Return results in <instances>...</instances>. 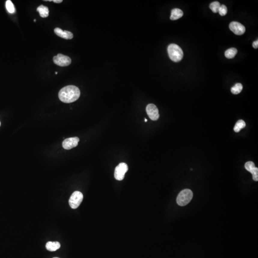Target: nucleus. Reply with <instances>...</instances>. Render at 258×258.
Instances as JSON below:
<instances>
[{
	"label": "nucleus",
	"instance_id": "nucleus-1",
	"mask_svg": "<svg viewBox=\"0 0 258 258\" xmlns=\"http://www.w3.org/2000/svg\"><path fill=\"white\" fill-rule=\"evenodd\" d=\"M80 91L77 87L69 85L65 87L60 90L59 97L64 103H70L77 101L80 98Z\"/></svg>",
	"mask_w": 258,
	"mask_h": 258
},
{
	"label": "nucleus",
	"instance_id": "nucleus-2",
	"mask_svg": "<svg viewBox=\"0 0 258 258\" xmlns=\"http://www.w3.org/2000/svg\"><path fill=\"white\" fill-rule=\"evenodd\" d=\"M167 51L170 59L174 62H178L182 59L184 56L183 51L178 44H169L168 47Z\"/></svg>",
	"mask_w": 258,
	"mask_h": 258
},
{
	"label": "nucleus",
	"instance_id": "nucleus-3",
	"mask_svg": "<svg viewBox=\"0 0 258 258\" xmlns=\"http://www.w3.org/2000/svg\"><path fill=\"white\" fill-rule=\"evenodd\" d=\"M193 192L191 190L184 189L181 191L178 194L176 199V202L180 206H186L190 202L193 198Z\"/></svg>",
	"mask_w": 258,
	"mask_h": 258
},
{
	"label": "nucleus",
	"instance_id": "nucleus-4",
	"mask_svg": "<svg viewBox=\"0 0 258 258\" xmlns=\"http://www.w3.org/2000/svg\"><path fill=\"white\" fill-rule=\"evenodd\" d=\"M83 199V195L81 192L77 191L74 192L69 199V206L73 209H76L80 206Z\"/></svg>",
	"mask_w": 258,
	"mask_h": 258
},
{
	"label": "nucleus",
	"instance_id": "nucleus-5",
	"mask_svg": "<svg viewBox=\"0 0 258 258\" xmlns=\"http://www.w3.org/2000/svg\"><path fill=\"white\" fill-rule=\"evenodd\" d=\"M128 170V167L127 164L124 162L120 163L115 169L114 177L116 179L119 181L123 180Z\"/></svg>",
	"mask_w": 258,
	"mask_h": 258
},
{
	"label": "nucleus",
	"instance_id": "nucleus-6",
	"mask_svg": "<svg viewBox=\"0 0 258 258\" xmlns=\"http://www.w3.org/2000/svg\"><path fill=\"white\" fill-rule=\"evenodd\" d=\"M53 61L55 64L60 67H66L71 64V59L67 56L59 54L53 57Z\"/></svg>",
	"mask_w": 258,
	"mask_h": 258
},
{
	"label": "nucleus",
	"instance_id": "nucleus-7",
	"mask_svg": "<svg viewBox=\"0 0 258 258\" xmlns=\"http://www.w3.org/2000/svg\"><path fill=\"white\" fill-rule=\"evenodd\" d=\"M146 111L147 115L152 120H156L159 119V111L154 104H148L146 107Z\"/></svg>",
	"mask_w": 258,
	"mask_h": 258
},
{
	"label": "nucleus",
	"instance_id": "nucleus-8",
	"mask_svg": "<svg viewBox=\"0 0 258 258\" xmlns=\"http://www.w3.org/2000/svg\"><path fill=\"white\" fill-rule=\"evenodd\" d=\"M231 31L237 35H241L245 32V27L241 23L237 22H232L229 25Z\"/></svg>",
	"mask_w": 258,
	"mask_h": 258
},
{
	"label": "nucleus",
	"instance_id": "nucleus-9",
	"mask_svg": "<svg viewBox=\"0 0 258 258\" xmlns=\"http://www.w3.org/2000/svg\"><path fill=\"white\" fill-rule=\"evenodd\" d=\"M79 141L80 139L77 137L67 138L63 141L62 146L65 149L70 150L77 146Z\"/></svg>",
	"mask_w": 258,
	"mask_h": 258
},
{
	"label": "nucleus",
	"instance_id": "nucleus-10",
	"mask_svg": "<svg viewBox=\"0 0 258 258\" xmlns=\"http://www.w3.org/2000/svg\"><path fill=\"white\" fill-rule=\"evenodd\" d=\"M54 32L57 36L65 39H71L73 38V34L68 31H63L60 28H56Z\"/></svg>",
	"mask_w": 258,
	"mask_h": 258
},
{
	"label": "nucleus",
	"instance_id": "nucleus-11",
	"mask_svg": "<svg viewBox=\"0 0 258 258\" xmlns=\"http://www.w3.org/2000/svg\"><path fill=\"white\" fill-rule=\"evenodd\" d=\"M46 247L49 251H56L60 248V244L58 241H49L46 244Z\"/></svg>",
	"mask_w": 258,
	"mask_h": 258
},
{
	"label": "nucleus",
	"instance_id": "nucleus-12",
	"mask_svg": "<svg viewBox=\"0 0 258 258\" xmlns=\"http://www.w3.org/2000/svg\"><path fill=\"white\" fill-rule=\"evenodd\" d=\"M183 15V12L179 9L175 8L172 10L171 14L170 19L172 20H176L182 17Z\"/></svg>",
	"mask_w": 258,
	"mask_h": 258
},
{
	"label": "nucleus",
	"instance_id": "nucleus-13",
	"mask_svg": "<svg viewBox=\"0 0 258 258\" xmlns=\"http://www.w3.org/2000/svg\"><path fill=\"white\" fill-rule=\"evenodd\" d=\"M37 11L39 13V14L41 17H47L49 15V9L48 7L43 5H41L38 7Z\"/></svg>",
	"mask_w": 258,
	"mask_h": 258
},
{
	"label": "nucleus",
	"instance_id": "nucleus-14",
	"mask_svg": "<svg viewBox=\"0 0 258 258\" xmlns=\"http://www.w3.org/2000/svg\"><path fill=\"white\" fill-rule=\"evenodd\" d=\"M237 49L235 48H230L226 51L225 56L228 59H233L237 54Z\"/></svg>",
	"mask_w": 258,
	"mask_h": 258
},
{
	"label": "nucleus",
	"instance_id": "nucleus-15",
	"mask_svg": "<svg viewBox=\"0 0 258 258\" xmlns=\"http://www.w3.org/2000/svg\"><path fill=\"white\" fill-rule=\"evenodd\" d=\"M245 126L246 123H245L244 120H240L236 123V124L234 127V131H235L236 132H238L239 131L241 130L242 129L245 127Z\"/></svg>",
	"mask_w": 258,
	"mask_h": 258
},
{
	"label": "nucleus",
	"instance_id": "nucleus-16",
	"mask_svg": "<svg viewBox=\"0 0 258 258\" xmlns=\"http://www.w3.org/2000/svg\"><path fill=\"white\" fill-rule=\"evenodd\" d=\"M243 89V86L241 83H237L231 89V93L233 94H238L241 92Z\"/></svg>",
	"mask_w": 258,
	"mask_h": 258
},
{
	"label": "nucleus",
	"instance_id": "nucleus-17",
	"mask_svg": "<svg viewBox=\"0 0 258 258\" xmlns=\"http://www.w3.org/2000/svg\"><path fill=\"white\" fill-rule=\"evenodd\" d=\"M221 5L220 2H214L210 4L209 8L213 12L215 13H217L220 9Z\"/></svg>",
	"mask_w": 258,
	"mask_h": 258
},
{
	"label": "nucleus",
	"instance_id": "nucleus-18",
	"mask_svg": "<svg viewBox=\"0 0 258 258\" xmlns=\"http://www.w3.org/2000/svg\"><path fill=\"white\" fill-rule=\"evenodd\" d=\"M6 8L9 13L13 14L15 12V8L14 5L10 0H8L6 2Z\"/></svg>",
	"mask_w": 258,
	"mask_h": 258
},
{
	"label": "nucleus",
	"instance_id": "nucleus-19",
	"mask_svg": "<svg viewBox=\"0 0 258 258\" xmlns=\"http://www.w3.org/2000/svg\"><path fill=\"white\" fill-rule=\"evenodd\" d=\"M255 167V165L254 163L252 162H248L245 164V168L249 172H250V171Z\"/></svg>",
	"mask_w": 258,
	"mask_h": 258
},
{
	"label": "nucleus",
	"instance_id": "nucleus-20",
	"mask_svg": "<svg viewBox=\"0 0 258 258\" xmlns=\"http://www.w3.org/2000/svg\"><path fill=\"white\" fill-rule=\"evenodd\" d=\"M250 173H251L252 175V178L253 180L255 181H258V168L257 167H255Z\"/></svg>",
	"mask_w": 258,
	"mask_h": 258
},
{
	"label": "nucleus",
	"instance_id": "nucleus-21",
	"mask_svg": "<svg viewBox=\"0 0 258 258\" xmlns=\"http://www.w3.org/2000/svg\"><path fill=\"white\" fill-rule=\"evenodd\" d=\"M227 12H228V9L227 7L225 5H222L220 7L218 13H219L220 15L221 16H224L227 14Z\"/></svg>",
	"mask_w": 258,
	"mask_h": 258
},
{
	"label": "nucleus",
	"instance_id": "nucleus-22",
	"mask_svg": "<svg viewBox=\"0 0 258 258\" xmlns=\"http://www.w3.org/2000/svg\"><path fill=\"white\" fill-rule=\"evenodd\" d=\"M252 46L254 48H255V49H257L258 48V40H256V41H254V42L252 44Z\"/></svg>",
	"mask_w": 258,
	"mask_h": 258
},
{
	"label": "nucleus",
	"instance_id": "nucleus-23",
	"mask_svg": "<svg viewBox=\"0 0 258 258\" xmlns=\"http://www.w3.org/2000/svg\"><path fill=\"white\" fill-rule=\"evenodd\" d=\"M53 2H55V3H57V4H59V3H61L63 2L62 0H53L52 1Z\"/></svg>",
	"mask_w": 258,
	"mask_h": 258
},
{
	"label": "nucleus",
	"instance_id": "nucleus-24",
	"mask_svg": "<svg viewBox=\"0 0 258 258\" xmlns=\"http://www.w3.org/2000/svg\"><path fill=\"white\" fill-rule=\"evenodd\" d=\"M147 120L146 119H145V122H147Z\"/></svg>",
	"mask_w": 258,
	"mask_h": 258
},
{
	"label": "nucleus",
	"instance_id": "nucleus-25",
	"mask_svg": "<svg viewBox=\"0 0 258 258\" xmlns=\"http://www.w3.org/2000/svg\"><path fill=\"white\" fill-rule=\"evenodd\" d=\"M34 22H36V20H35H35H34Z\"/></svg>",
	"mask_w": 258,
	"mask_h": 258
},
{
	"label": "nucleus",
	"instance_id": "nucleus-26",
	"mask_svg": "<svg viewBox=\"0 0 258 258\" xmlns=\"http://www.w3.org/2000/svg\"><path fill=\"white\" fill-rule=\"evenodd\" d=\"M55 74H57V72H55Z\"/></svg>",
	"mask_w": 258,
	"mask_h": 258
},
{
	"label": "nucleus",
	"instance_id": "nucleus-27",
	"mask_svg": "<svg viewBox=\"0 0 258 258\" xmlns=\"http://www.w3.org/2000/svg\"><path fill=\"white\" fill-rule=\"evenodd\" d=\"M0 126H1V122H0Z\"/></svg>",
	"mask_w": 258,
	"mask_h": 258
},
{
	"label": "nucleus",
	"instance_id": "nucleus-28",
	"mask_svg": "<svg viewBox=\"0 0 258 258\" xmlns=\"http://www.w3.org/2000/svg\"></svg>",
	"mask_w": 258,
	"mask_h": 258
}]
</instances>
